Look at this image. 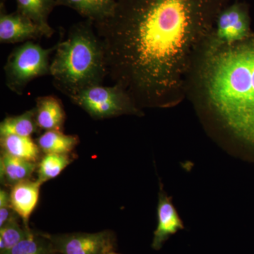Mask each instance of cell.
Masks as SVG:
<instances>
[{"label": "cell", "mask_w": 254, "mask_h": 254, "mask_svg": "<svg viewBox=\"0 0 254 254\" xmlns=\"http://www.w3.org/2000/svg\"><path fill=\"white\" fill-rule=\"evenodd\" d=\"M229 0H117L93 23L107 75L138 108H169L187 95L193 64Z\"/></svg>", "instance_id": "cell-1"}, {"label": "cell", "mask_w": 254, "mask_h": 254, "mask_svg": "<svg viewBox=\"0 0 254 254\" xmlns=\"http://www.w3.org/2000/svg\"><path fill=\"white\" fill-rule=\"evenodd\" d=\"M187 95L230 138L254 147V34L232 45L209 36L193 64Z\"/></svg>", "instance_id": "cell-2"}, {"label": "cell", "mask_w": 254, "mask_h": 254, "mask_svg": "<svg viewBox=\"0 0 254 254\" xmlns=\"http://www.w3.org/2000/svg\"><path fill=\"white\" fill-rule=\"evenodd\" d=\"M93 21L73 25L65 41L57 45L50 75L59 91L69 98L101 85L107 75L104 53Z\"/></svg>", "instance_id": "cell-3"}, {"label": "cell", "mask_w": 254, "mask_h": 254, "mask_svg": "<svg viewBox=\"0 0 254 254\" xmlns=\"http://www.w3.org/2000/svg\"><path fill=\"white\" fill-rule=\"evenodd\" d=\"M55 48L45 49L30 41L15 48L4 66L8 88L21 95L32 80L50 74V55Z\"/></svg>", "instance_id": "cell-4"}, {"label": "cell", "mask_w": 254, "mask_h": 254, "mask_svg": "<svg viewBox=\"0 0 254 254\" xmlns=\"http://www.w3.org/2000/svg\"><path fill=\"white\" fill-rule=\"evenodd\" d=\"M70 99L95 120L121 115H143V112L136 106L131 97L116 84L113 86L96 85L88 87Z\"/></svg>", "instance_id": "cell-5"}, {"label": "cell", "mask_w": 254, "mask_h": 254, "mask_svg": "<svg viewBox=\"0 0 254 254\" xmlns=\"http://www.w3.org/2000/svg\"><path fill=\"white\" fill-rule=\"evenodd\" d=\"M252 34L248 6L236 1L220 10L210 37L220 44L232 45L245 41Z\"/></svg>", "instance_id": "cell-6"}, {"label": "cell", "mask_w": 254, "mask_h": 254, "mask_svg": "<svg viewBox=\"0 0 254 254\" xmlns=\"http://www.w3.org/2000/svg\"><path fill=\"white\" fill-rule=\"evenodd\" d=\"M51 242L55 253L60 254H106L115 245L113 232L45 235Z\"/></svg>", "instance_id": "cell-7"}, {"label": "cell", "mask_w": 254, "mask_h": 254, "mask_svg": "<svg viewBox=\"0 0 254 254\" xmlns=\"http://www.w3.org/2000/svg\"><path fill=\"white\" fill-rule=\"evenodd\" d=\"M44 36L38 25L27 16L16 11L6 14L1 10L0 14V42L14 43L29 41Z\"/></svg>", "instance_id": "cell-8"}, {"label": "cell", "mask_w": 254, "mask_h": 254, "mask_svg": "<svg viewBox=\"0 0 254 254\" xmlns=\"http://www.w3.org/2000/svg\"><path fill=\"white\" fill-rule=\"evenodd\" d=\"M158 227L154 233L153 247L158 250L170 235L184 229V224L173 203L160 183L158 208Z\"/></svg>", "instance_id": "cell-9"}, {"label": "cell", "mask_w": 254, "mask_h": 254, "mask_svg": "<svg viewBox=\"0 0 254 254\" xmlns=\"http://www.w3.org/2000/svg\"><path fill=\"white\" fill-rule=\"evenodd\" d=\"M41 184L38 181L26 180L11 187L9 193L10 205L15 213L23 220L24 227H28V220L36 208L39 199Z\"/></svg>", "instance_id": "cell-10"}, {"label": "cell", "mask_w": 254, "mask_h": 254, "mask_svg": "<svg viewBox=\"0 0 254 254\" xmlns=\"http://www.w3.org/2000/svg\"><path fill=\"white\" fill-rule=\"evenodd\" d=\"M38 168L35 162L28 161L1 151L0 159V177L1 183L13 187L20 182L30 180Z\"/></svg>", "instance_id": "cell-11"}, {"label": "cell", "mask_w": 254, "mask_h": 254, "mask_svg": "<svg viewBox=\"0 0 254 254\" xmlns=\"http://www.w3.org/2000/svg\"><path fill=\"white\" fill-rule=\"evenodd\" d=\"M35 110L38 128L46 131H62L65 120V113L63 105L58 98L53 96L38 98Z\"/></svg>", "instance_id": "cell-12"}, {"label": "cell", "mask_w": 254, "mask_h": 254, "mask_svg": "<svg viewBox=\"0 0 254 254\" xmlns=\"http://www.w3.org/2000/svg\"><path fill=\"white\" fill-rule=\"evenodd\" d=\"M56 5L68 6L78 14L91 20L100 22L113 14L117 0H55Z\"/></svg>", "instance_id": "cell-13"}, {"label": "cell", "mask_w": 254, "mask_h": 254, "mask_svg": "<svg viewBox=\"0 0 254 254\" xmlns=\"http://www.w3.org/2000/svg\"><path fill=\"white\" fill-rule=\"evenodd\" d=\"M17 11L27 16L43 31L44 36L50 37L54 30L48 23V17L56 6L55 0H16Z\"/></svg>", "instance_id": "cell-14"}, {"label": "cell", "mask_w": 254, "mask_h": 254, "mask_svg": "<svg viewBox=\"0 0 254 254\" xmlns=\"http://www.w3.org/2000/svg\"><path fill=\"white\" fill-rule=\"evenodd\" d=\"M0 141L1 151L16 158L36 163L41 156V148L31 136L9 135L1 136Z\"/></svg>", "instance_id": "cell-15"}, {"label": "cell", "mask_w": 254, "mask_h": 254, "mask_svg": "<svg viewBox=\"0 0 254 254\" xmlns=\"http://www.w3.org/2000/svg\"><path fill=\"white\" fill-rule=\"evenodd\" d=\"M78 141V136L64 134L58 130H50L38 138L37 143L45 154L69 155Z\"/></svg>", "instance_id": "cell-16"}, {"label": "cell", "mask_w": 254, "mask_h": 254, "mask_svg": "<svg viewBox=\"0 0 254 254\" xmlns=\"http://www.w3.org/2000/svg\"><path fill=\"white\" fill-rule=\"evenodd\" d=\"M37 127L36 110L33 108L18 116L5 118L0 125V136H31Z\"/></svg>", "instance_id": "cell-17"}, {"label": "cell", "mask_w": 254, "mask_h": 254, "mask_svg": "<svg viewBox=\"0 0 254 254\" xmlns=\"http://www.w3.org/2000/svg\"><path fill=\"white\" fill-rule=\"evenodd\" d=\"M72 161L70 155L45 154L38 165L37 181L43 185L45 182L60 175V174Z\"/></svg>", "instance_id": "cell-18"}, {"label": "cell", "mask_w": 254, "mask_h": 254, "mask_svg": "<svg viewBox=\"0 0 254 254\" xmlns=\"http://www.w3.org/2000/svg\"><path fill=\"white\" fill-rule=\"evenodd\" d=\"M51 242L46 235H37L30 230L24 238L3 254H54Z\"/></svg>", "instance_id": "cell-19"}, {"label": "cell", "mask_w": 254, "mask_h": 254, "mask_svg": "<svg viewBox=\"0 0 254 254\" xmlns=\"http://www.w3.org/2000/svg\"><path fill=\"white\" fill-rule=\"evenodd\" d=\"M30 230V229L25 227L22 228L20 226L16 216L0 227V240L4 242L5 245V251L3 254L11 250L19 243L27 235Z\"/></svg>", "instance_id": "cell-20"}, {"label": "cell", "mask_w": 254, "mask_h": 254, "mask_svg": "<svg viewBox=\"0 0 254 254\" xmlns=\"http://www.w3.org/2000/svg\"><path fill=\"white\" fill-rule=\"evenodd\" d=\"M16 214L11 206L1 207L0 208V227L9 221L11 218L16 216Z\"/></svg>", "instance_id": "cell-21"}, {"label": "cell", "mask_w": 254, "mask_h": 254, "mask_svg": "<svg viewBox=\"0 0 254 254\" xmlns=\"http://www.w3.org/2000/svg\"><path fill=\"white\" fill-rule=\"evenodd\" d=\"M6 206H11L9 193L4 190H0V208Z\"/></svg>", "instance_id": "cell-22"}, {"label": "cell", "mask_w": 254, "mask_h": 254, "mask_svg": "<svg viewBox=\"0 0 254 254\" xmlns=\"http://www.w3.org/2000/svg\"><path fill=\"white\" fill-rule=\"evenodd\" d=\"M113 254V252H109V253H108V254Z\"/></svg>", "instance_id": "cell-23"}, {"label": "cell", "mask_w": 254, "mask_h": 254, "mask_svg": "<svg viewBox=\"0 0 254 254\" xmlns=\"http://www.w3.org/2000/svg\"><path fill=\"white\" fill-rule=\"evenodd\" d=\"M113 254H116V253H114V252H113Z\"/></svg>", "instance_id": "cell-24"}]
</instances>
